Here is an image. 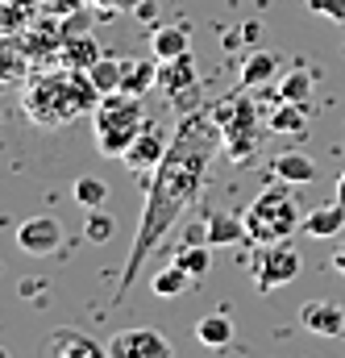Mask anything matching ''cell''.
Here are the masks:
<instances>
[{
	"label": "cell",
	"mask_w": 345,
	"mask_h": 358,
	"mask_svg": "<svg viewBox=\"0 0 345 358\" xmlns=\"http://www.w3.org/2000/svg\"><path fill=\"white\" fill-rule=\"evenodd\" d=\"M142 125H146L142 96H129V92L100 96V104H96V146H100L104 159H125V150L133 146Z\"/></svg>",
	"instance_id": "277c9868"
},
{
	"label": "cell",
	"mask_w": 345,
	"mask_h": 358,
	"mask_svg": "<svg viewBox=\"0 0 345 358\" xmlns=\"http://www.w3.org/2000/svg\"><path fill=\"white\" fill-rule=\"evenodd\" d=\"M308 96H312V71L295 67V71H287V76H283L279 100H291V104H308Z\"/></svg>",
	"instance_id": "d4e9b609"
},
{
	"label": "cell",
	"mask_w": 345,
	"mask_h": 358,
	"mask_svg": "<svg viewBox=\"0 0 345 358\" xmlns=\"http://www.w3.org/2000/svg\"><path fill=\"white\" fill-rule=\"evenodd\" d=\"M154 84H159V59L150 55V59H133V63H129L121 92H129V96H146Z\"/></svg>",
	"instance_id": "44dd1931"
},
{
	"label": "cell",
	"mask_w": 345,
	"mask_h": 358,
	"mask_svg": "<svg viewBox=\"0 0 345 358\" xmlns=\"http://www.w3.org/2000/svg\"><path fill=\"white\" fill-rule=\"evenodd\" d=\"M204 242L208 246H237V242H250L246 234V221L233 217V213H212L204 221Z\"/></svg>",
	"instance_id": "9a60e30c"
},
{
	"label": "cell",
	"mask_w": 345,
	"mask_h": 358,
	"mask_svg": "<svg viewBox=\"0 0 345 358\" xmlns=\"http://www.w3.org/2000/svg\"><path fill=\"white\" fill-rule=\"evenodd\" d=\"M270 176L283 179V183H312L316 179V163L304 155V150H283V155H274V163H270Z\"/></svg>",
	"instance_id": "2e32d148"
},
{
	"label": "cell",
	"mask_w": 345,
	"mask_h": 358,
	"mask_svg": "<svg viewBox=\"0 0 345 358\" xmlns=\"http://www.w3.org/2000/svg\"><path fill=\"white\" fill-rule=\"evenodd\" d=\"M279 55L274 50H250L246 59H242V71H237V84L246 92H258V88H266L274 76H279Z\"/></svg>",
	"instance_id": "4fadbf2b"
},
{
	"label": "cell",
	"mask_w": 345,
	"mask_h": 358,
	"mask_svg": "<svg viewBox=\"0 0 345 358\" xmlns=\"http://www.w3.org/2000/svg\"><path fill=\"white\" fill-rule=\"evenodd\" d=\"M333 271H337V275H345V246H337V250H333Z\"/></svg>",
	"instance_id": "f546056e"
},
{
	"label": "cell",
	"mask_w": 345,
	"mask_h": 358,
	"mask_svg": "<svg viewBox=\"0 0 345 358\" xmlns=\"http://www.w3.org/2000/svg\"><path fill=\"white\" fill-rule=\"evenodd\" d=\"M333 192H337V200H342V204H345V171H342V176H337V187H333Z\"/></svg>",
	"instance_id": "4dcf8cb0"
},
{
	"label": "cell",
	"mask_w": 345,
	"mask_h": 358,
	"mask_svg": "<svg viewBox=\"0 0 345 358\" xmlns=\"http://www.w3.org/2000/svg\"><path fill=\"white\" fill-rule=\"evenodd\" d=\"M125 71H129V59L100 55V59L87 67V80L96 84V92H100V96H108V92H121V84H125Z\"/></svg>",
	"instance_id": "e0dca14e"
},
{
	"label": "cell",
	"mask_w": 345,
	"mask_h": 358,
	"mask_svg": "<svg viewBox=\"0 0 345 358\" xmlns=\"http://www.w3.org/2000/svg\"><path fill=\"white\" fill-rule=\"evenodd\" d=\"M266 129L270 134H291V138H304L308 134V121H304V104H291L283 100L270 117H266Z\"/></svg>",
	"instance_id": "ffe728a7"
},
{
	"label": "cell",
	"mask_w": 345,
	"mask_h": 358,
	"mask_svg": "<svg viewBox=\"0 0 345 358\" xmlns=\"http://www.w3.org/2000/svg\"><path fill=\"white\" fill-rule=\"evenodd\" d=\"M221 150H225V134H221V121H216L212 108H196V113L179 117L171 150L150 171L146 208H142V221H138V234H133V246H129V263L121 271L117 296H125L133 287L142 263L167 242V234L179 225V217L200 200V192L208 183V171L221 159Z\"/></svg>",
	"instance_id": "6da1fadb"
},
{
	"label": "cell",
	"mask_w": 345,
	"mask_h": 358,
	"mask_svg": "<svg viewBox=\"0 0 345 358\" xmlns=\"http://www.w3.org/2000/svg\"><path fill=\"white\" fill-rule=\"evenodd\" d=\"M104 196H108L104 179H96V176H80L75 179V204H84V208H100Z\"/></svg>",
	"instance_id": "4316f807"
},
{
	"label": "cell",
	"mask_w": 345,
	"mask_h": 358,
	"mask_svg": "<svg viewBox=\"0 0 345 358\" xmlns=\"http://www.w3.org/2000/svg\"><path fill=\"white\" fill-rule=\"evenodd\" d=\"M96 4H100L104 13H117V8H142L146 0H96Z\"/></svg>",
	"instance_id": "f1b7e54d"
},
{
	"label": "cell",
	"mask_w": 345,
	"mask_h": 358,
	"mask_svg": "<svg viewBox=\"0 0 345 358\" xmlns=\"http://www.w3.org/2000/svg\"><path fill=\"white\" fill-rule=\"evenodd\" d=\"M42 358H112V355H108V346L91 342L84 334H75V329H59V334L46 338Z\"/></svg>",
	"instance_id": "7c38bea8"
},
{
	"label": "cell",
	"mask_w": 345,
	"mask_h": 358,
	"mask_svg": "<svg viewBox=\"0 0 345 358\" xmlns=\"http://www.w3.org/2000/svg\"><path fill=\"white\" fill-rule=\"evenodd\" d=\"M108 355L112 358H171L175 350L159 329H121V334H112Z\"/></svg>",
	"instance_id": "9c48e42d"
},
{
	"label": "cell",
	"mask_w": 345,
	"mask_h": 358,
	"mask_svg": "<svg viewBox=\"0 0 345 358\" xmlns=\"http://www.w3.org/2000/svg\"><path fill=\"white\" fill-rule=\"evenodd\" d=\"M63 50H67V55H63V63H67V67H80V71H87V67L100 59V46H96L91 38H67V42H63Z\"/></svg>",
	"instance_id": "cb8c5ba5"
},
{
	"label": "cell",
	"mask_w": 345,
	"mask_h": 358,
	"mask_svg": "<svg viewBox=\"0 0 345 358\" xmlns=\"http://www.w3.org/2000/svg\"><path fill=\"white\" fill-rule=\"evenodd\" d=\"M304 217H308V213H300V200H295L291 183H283V179H274L266 192H258L254 204L242 213L246 234H250V242H258V246L287 242L295 229H304Z\"/></svg>",
	"instance_id": "3957f363"
},
{
	"label": "cell",
	"mask_w": 345,
	"mask_h": 358,
	"mask_svg": "<svg viewBox=\"0 0 345 358\" xmlns=\"http://www.w3.org/2000/svg\"><path fill=\"white\" fill-rule=\"evenodd\" d=\"M0 358H8V350H0Z\"/></svg>",
	"instance_id": "1f68e13d"
},
{
	"label": "cell",
	"mask_w": 345,
	"mask_h": 358,
	"mask_svg": "<svg viewBox=\"0 0 345 358\" xmlns=\"http://www.w3.org/2000/svg\"><path fill=\"white\" fill-rule=\"evenodd\" d=\"M175 263L187 271L191 279H200V275H208V267H212V246H208V242H200V246H196V242H187V246L175 255Z\"/></svg>",
	"instance_id": "7402d4cb"
},
{
	"label": "cell",
	"mask_w": 345,
	"mask_h": 358,
	"mask_svg": "<svg viewBox=\"0 0 345 358\" xmlns=\"http://www.w3.org/2000/svg\"><path fill=\"white\" fill-rule=\"evenodd\" d=\"M96 104H100V92L80 67H67L59 76H38L34 88L25 92V108L38 125H67Z\"/></svg>",
	"instance_id": "7a4b0ae2"
},
{
	"label": "cell",
	"mask_w": 345,
	"mask_h": 358,
	"mask_svg": "<svg viewBox=\"0 0 345 358\" xmlns=\"http://www.w3.org/2000/svg\"><path fill=\"white\" fill-rule=\"evenodd\" d=\"M187 50H191V25H159L150 34V55L159 63H171V59L187 55Z\"/></svg>",
	"instance_id": "5bb4252c"
},
{
	"label": "cell",
	"mask_w": 345,
	"mask_h": 358,
	"mask_svg": "<svg viewBox=\"0 0 345 358\" xmlns=\"http://www.w3.org/2000/svg\"><path fill=\"white\" fill-rule=\"evenodd\" d=\"M300 321L316 338H345V308L333 300H308L300 308Z\"/></svg>",
	"instance_id": "8fae6325"
},
{
	"label": "cell",
	"mask_w": 345,
	"mask_h": 358,
	"mask_svg": "<svg viewBox=\"0 0 345 358\" xmlns=\"http://www.w3.org/2000/svg\"><path fill=\"white\" fill-rule=\"evenodd\" d=\"M342 229H345V204L342 200L321 204V208H312V213L304 217V234H308V238H337Z\"/></svg>",
	"instance_id": "ac0fdd59"
},
{
	"label": "cell",
	"mask_w": 345,
	"mask_h": 358,
	"mask_svg": "<svg viewBox=\"0 0 345 358\" xmlns=\"http://www.w3.org/2000/svg\"><path fill=\"white\" fill-rule=\"evenodd\" d=\"M312 13H321V17H329L333 25H345V0H304Z\"/></svg>",
	"instance_id": "83f0119b"
},
{
	"label": "cell",
	"mask_w": 345,
	"mask_h": 358,
	"mask_svg": "<svg viewBox=\"0 0 345 358\" xmlns=\"http://www.w3.org/2000/svg\"><path fill=\"white\" fill-rule=\"evenodd\" d=\"M196 342L208 346V350L229 346V342H233V321H229L225 313H208V317H200V321H196Z\"/></svg>",
	"instance_id": "d6986e66"
},
{
	"label": "cell",
	"mask_w": 345,
	"mask_h": 358,
	"mask_svg": "<svg viewBox=\"0 0 345 358\" xmlns=\"http://www.w3.org/2000/svg\"><path fill=\"white\" fill-rule=\"evenodd\" d=\"M212 113H216L221 134H225V159H229L233 167H246V163L258 155V146H262V129H258V121H254V104H250V96L237 92V96L221 100Z\"/></svg>",
	"instance_id": "5b68a950"
},
{
	"label": "cell",
	"mask_w": 345,
	"mask_h": 358,
	"mask_svg": "<svg viewBox=\"0 0 345 358\" xmlns=\"http://www.w3.org/2000/svg\"><path fill=\"white\" fill-rule=\"evenodd\" d=\"M295 275H300V250L291 246V238L274 242V246H262V255L254 259V287L258 292L287 287Z\"/></svg>",
	"instance_id": "52a82bcc"
},
{
	"label": "cell",
	"mask_w": 345,
	"mask_h": 358,
	"mask_svg": "<svg viewBox=\"0 0 345 358\" xmlns=\"http://www.w3.org/2000/svg\"><path fill=\"white\" fill-rule=\"evenodd\" d=\"M159 92L167 96V104L183 113L200 108V71H196V55H179L171 63H159Z\"/></svg>",
	"instance_id": "8992f818"
},
{
	"label": "cell",
	"mask_w": 345,
	"mask_h": 358,
	"mask_svg": "<svg viewBox=\"0 0 345 358\" xmlns=\"http://www.w3.org/2000/svg\"><path fill=\"white\" fill-rule=\"evenodd\" d=\"M112 234H117V221H112L104 208H87V221H84V238L87 242L104 246V242H112Z\"/></svg>",
	"instance_id": "484cf974"
},
{
	"label": "cell",
	"mask_w": 345,
	"mask_h": 358,
	"mask_svg": "<svg viewBox=\"0 0 345 358\" xmlns=\"http://www.w3.org/2000/svg\"><path fill=\"white\" fill-rule=\"evenodd\" d=\"M187 287H191V275L179 267V263H171L167 271H159V275L150 279V292H154V296H183Z\"/></svg>",
	"instance_id": "603a6c76"
},
{
	"label": "cell",
	"mask_w": 345,
	"mask_h": 358,
	"mask_svg": "<svg viewBox=\"0 0 345 358\" xmlns=\"http://www.w3.org/2000/svg\"><path fill=\"white\" fill-rule=\"evenodd\" d=\"M171 138H175V134H167V125L146 121V125H142V134L133 138V146L125 150V167H129V171H138V176L154 171V167L163 163V155L171 150Z\"/></svg>",
	"instance_id": "ba28073f"
},
{
	"label": "cell",
	"mask_w": 345,
	"mask_h": 358,
	"mask_svg": "<svg viewBox=\"0 0 345 358\" xmlns=\"http://www.w3.org/2000/svg\"><path fill=\"white\" fill-rule=\"evenodd\" d=\"M17 246H21V255H29V259H50V255L63 246V225H59L54 217H29V221H21V229H17Z\"/></svg>",
	"instance_id": "30bf717a"
}]
</instances>
